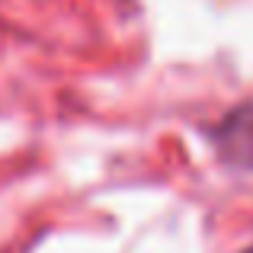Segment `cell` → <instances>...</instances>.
<instances>
[{
    "mask_svg": "<svg viewBox=\"0 0 253 253\" xmlns=\"http://www.w3.org/2000/svg\"><path fill=\"white\" fill-rule=\"evenodd\" d=\"M209 138L228 167L253 170V103L231 109L221 122L209 128Z\"/></svg>",
    "mask_w": 253,
    "mask_h": 253,
    "instance_id": "6da1fadb",
    "label": "cell"
},
{
    "mask_svg": "<svg viewBox=\"0 0 253 253\" xmlns=\"http://www.w3.org/2000/svg\"><path fill=\"white\" fill-rule=\"evenodd\" d=\"M247 253H253V244H250V250H247Z\"/></svg>",
    "mask_w": 253,
    "mask_h": 253,
    "instance_id": "7a4b0ae2",
    "label": "cell"
}]
</instances>
